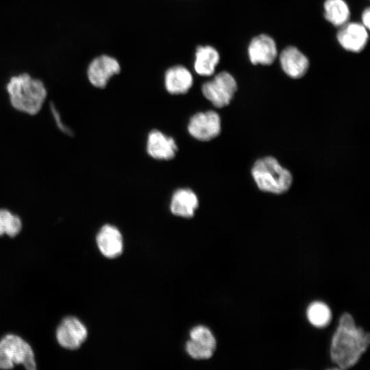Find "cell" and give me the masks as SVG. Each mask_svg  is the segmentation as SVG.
Returning <instances> with one entry per match:
<instances>
[{
	"label": "cell",
	"instance_id": "9",
	"mask_svg": "<svg viewBox=\"0 0 370 370\" xmlns=\"http://www.w3.org/2000/svg\"><path fill=\"white\" fill-rule=\"evenodd\" d=\"M96 242L100 252L108 258H117L123 253V236L114 225L106 224L102 226L96 236Z\"/></svg>",
	"mask_w": 370,
	"mask_h": 370
},
{
	"label": "cell",
	"instance_id": "11",
	"mask_svg": "<svg viewBox=\"0 0 370 370\" xmlns=\"http://www.w3.org/2000/svg\"><path fill=\"white\" fill-rule=\"evenodd\" d=\"M177 151V145L172 137L157 130L149 133L147 151L151 158L156 160H171L175 157Z\"/></svg>",
	"mask_w": 370,
	"mask_h": 370
},
{
	"label": "cell",
	"instance_id": "3",
	"mask_svg": "<svg viewBox=\"0 0 370 370\" xmlns=\"http://www.w3.org/2000/svg\"><path fill=\"white\" fill-rule=\"evenodd\" d=\"M251 172L258 188L263 192L282 194L288 191L293 183L291 172L273 156L258 159Z\"/></svg>",
	"mask_w": 370,
	"mask_h": 370
},
{
	"label": "cell",
	"instance_id": "8",
	"mask_svg": "<svg viewBox=\"0 0 370 370\" xmlns=\"http://www.w3.org/2000/svg\"><path fill=\"white\" fill-rule=\"evenodd\" d=\"M120 66L113 58L103 55L95 58L89 64L87 76L95 87H106L110 78L119 73Z\"/></svg>",
	"mask_w": 370,
	"mask_h": 370
},
{
	"label": "cell",
	"instance_id": "2",
	"mask_svg": "<svg viewBox=\"0 0 370 370\" xmlns=\"http://www.w3.org/2000/svg\"><path fill=\"white\" fill-rule=\"evenodd\" d=\"M6 90L12 106L29 115L40 112L47 95L44 83L25 73L12 76L6 85Z\"/></svg>",
	"mask_w": 370,
	"mask_h": 370
},
{
	"label": "cell",
	"instance_id": "16",
	"mask_svg": "<svg viewBox=\"0 0 370 370\" xmlns=\"http://www.w3.org/2000/svg\"><path fill=\"white\" fill-rule=\"evenodd\" d=\"M195 70L200 75L209 76L214 73L219 61L217 51L210 46H200L195 53Z\"/></svg>",
	"mask_w": 370,
	"mask_h": 370
},
{
	"label": "cell",
	"instance_id": "14",
	"mask_svg": "<svg viewBox=\"0 0 370 370\" xmlns=\"http://www.w3.org/2000/svg\"><path fill=\"white\" fill-rule=\"evenodd\" d=\"M199 206L196 194L190 188H179L172 195L170 210L175 216L190 218Z\"/></svg>",
	"mask_w": 370,
	"mask_h": 370
},
{
	"label": "cell",
	"instance_id": "13",
	"mask_svg": "<svg viewBox=\"0 0 370 370\" xmlns=\"http://www.w3.org/2000/svg\"><path fill=\"white\" fill-rule=\"evenodd\" d=\"M280 62L284 73L294 79L304 76L309 66L306 56L295 47L285 48L280 56Z\"/></svg>",
	"mask_w": 370,
	"mask_h": 370
},
{
	"label": "cell",
	"instance_id": "21",
	"mask_svg": "<svg viewBox=\"0 0 370 370\" xmlns=\"http://www.w3.org/2000/svg\"><path fill=\"white\" fill-rule=\"evenodd\" d=\"M362 25L369 29V23H370V10L369 8H367L365 9L362 14Z\"/></svg>",
	"mask_w": 370,
	"mask_h": 370
},
{
	"label": "cell",
	"instance_id": "4",
	"mask_svg": "<svg viewBox=\"0 0 370 370\" xmlns=\"http://www.w3.org/2000/svg\"><path fill=\"white\" fill-rule=\"evenodd\" d=\"M22 365L28 370L36 369L34 352L21 337L9 334L0 340V369H10Z\"/></svg>",
	"mask_w": 370,
	"mask_h": 370
},
{
	"label": "cell",
	"instance_id": "5",
	"mask_svg": "<svg viewBox=\"0 0 370 370\" xmlns=\"http://www.w3.org/2000/svg\"><path fill=\"white\" fill-rule=\"evenodd\" d=\"M204 96L217 108L230 104L237 90V84L227 72L218 73L211 81L204 83L201 88Z\"/></svg>",
	"mask_w": 370,
	"mask_h": 370
},
{
	"label": "cell",
	"instance_id": "6",
	"mask_svg": "<svg viewBox=\"0 0 370 370\" xmlns=\"http://www.w3.org/2000/svg\"><path fill=\"white\" fill-rule=\"evenodd\" d=\"M221 130V117L213 110L195 114L188 124V131L190 136L200 141L212 140L219 135Z\"/></svg>",
	"mask_w": 370,
	"mask_h": 370
},
{
	"label": "cell",
	"instance_id": "19",
	"mask_svg": "<svg viewBox=\"0 0 370 370\" xmlns=\"http://www.w3.org/2000/svg\"><path fill=\"white\" fill-rule=\"evenodd\" d=\"M22 227L18 216L7 209H0V236L6 234L14 237L20 233Z\"/></svg>",
	"mask_w": 370,
	"mask_h": 370
},
{
	"label": "cell",
	"instance_id": "18",
	"mask_svg": "<svg viewBox=\"0 0 370 370\" xmlns=\"http://www.w3.org/2000/svg\"><path fill=\"white\" fill-rule=\"evenodd\" d=\"M307 317L310 323L317 328L327 326L332 318L330 308L324 303L314 301L307 309Z\"/></svg>",
	"mask_w": 370,
	"mask_h": 370
},
{
	"label": "cell",
	"instance_id": "7",
	"mask_svg": "<svg viewBox=\"0 0 370 370\" xmlns=\"http://www.w3.org/2000/svg\"><path fill=\"white\" fill-rule=\"evenodd\" d=\"M58 344L63 348L75 350L80 347L88 337V330L77 318L65 317L59 324L56 332Z\"/></svg>",
	"mask_w": 370,
	"mask_h": 370
},
{
	"label": "cell",
	"instance_id": "17",
	"mask_svg": "<svg viewBox=\"0 0 370 370\" xmlns=\"http://www.w3.org/2000/svg\"><path fill=\"white\" fill-rule=\"evenodd\" d=\"M350 15L347 4L343 0H326L324 3L325 18L336 26H342Z\"/></svg>",
	"mask_w": 370,
	"mask_h": 370
},
{
	"label": "cell",
	"instance_id": "15",
	"mask_svg": "<svg viewBox=\"0 0 370 370\" xmlns=\"http://www.w3.org/2000/svg\"><path fill=\"white\" fill-rule=\"evenodd\" d=\"M193 76L184 66H176L169 69L165 74L166 90L173 95L187 92L193 85Z\"/></svg>",
	"mask_w": 370,
	"mask_h": 370
},
{
	"label": "cell",
	"instance_id": "10",
	"mask_svg": "<svg viewBox=\"0 0 370 370\" xmlns=\"http://www.w3.org/2000/svg\"><path fill=\"white\" fill-rule=\"evenodd\" d=\"M337 39L345 49L359 52L365 48L367 42V29L362 24L346 23L338 32Z\"/></svg>",
	"mask_w": 370,
	"mask_h": 370
},
{
	"label": "cell",
	"instance_id": "20",
	"mask_svg": "<svg viewBox=\"0 0 370 370\" xmlns=\"http://www.w3.org/2000/svg\"><path fill=\"white\" fill-rule=\"evenodd\" d=\"M190 340L204 349L214 352L217 347L216 339L207 327L197 325L190 332Z\"/></svg>",
	"mask_w": 370,
	"mask_h": 370
},
{
	"label": "cell",
	"instance_id": "12",
	"mask_svg": "<svg viewBox=\"0 0 370 370\" xmlns=\"http://www.w3.org/2000/svg\"><path fill=\"white\" fill-rule=\"evenodd\" d=\"M248 55L254 64H271L277 56L275 42L267 35H259L254 38L249 43Z\"/></svg>",
	"mask_w": 370,
	"mask_h": 370
},
{
	"label": "cell",
	"instance_id": "1",
	"mask_svg": "<svg viewBox=\"0 0 370 370\" xmlns=\"http://www.w3.org/2000/svg\"><path fill=\"white\" fill-rule=\"evenodd\" d=\"M370 335L362 328L357 327L352 315L344 313L339 319L332 339L330 355L332 361L340 369L355 365L367 349Z\"/></svg>",
	"mask_w": 370,
	"mask_h": 370
}]
</instances>
